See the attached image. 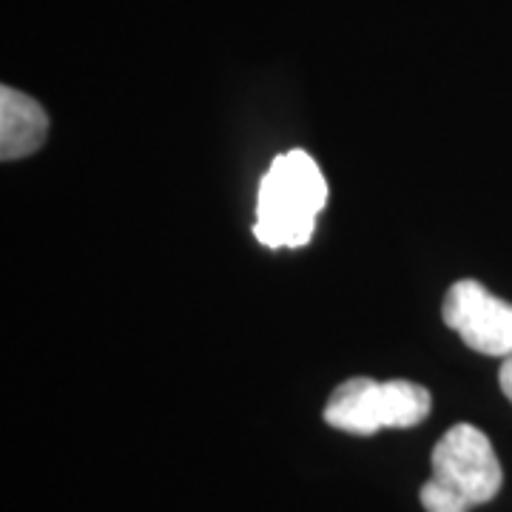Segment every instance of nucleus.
<instances>
[{
  "mask_svg": "<svg viewBox=\"0 0 512 512\" xmlns=\"http://www.w3.org/2000/svg\"><path fill=\"white\" fill-rule=\"evenodd\" d=\"M328 202V183L308 151L279 154L259 183L254 234L268 248H302Z\"/></svg>",
  "mask_w": 512,
  "mask_h": 512,
  "instance_id": "f257e3e1",
  "label": "nucleus"
},
{
  "mask_svg": "<svg viewBox=\"0 0 512 512\" xmlns=\"http://www.w3.org/2000/svg\"><path fill=\"white\" fill-rule=\"evenodd\" d=\"M433 476L421 487L427 512H470L493 501L501 490V464L487 439L473 424L450 427L433 450Z\"/></svg>",
  "mask_w": 512,
  "mask_h": 512,
  "instance_id": "f03ea898",
  "label": "nucleus"
},
{
  "mask_svg": "<svg viewBox=\"0 0 512 512\" xmlns=\"http://www.w3.org/2000/svg\"><path fill=\"white\" fill-rule=\"evenodd\" d=\"M430 416V390L421 384L404 382H373L367 376H353L330 393L325 404V421L330 427L373 436L382 427H416Z\"/></svg>",
  "mask_w": 512,
  "mask_h": 512,
  "instance_id": "7ed1b4c3",
  "label": "nucleus"
},
{
  "mask_svg": "<svg viewBox=\"0 0 512 512\" xmlns=\"http://www.w3.org/2000/svg\"><path fill=\"white\" fill-rule=\"evenodd\" d=\"M441 316L467 348L484 356H512V302L493 296L476 279H461L447 291Z\"/></svg>",
  "mask_w": 512,
  "mask_h": 512,
  "instance_id": "20e7f679",
  "label": "nucleus"
},
{
  "mask_svg": "<svg viewBox=\"0 0 512 512\" xmlns=\"http://www.w3.org/2000/svg\"><path fill=\"white\" fill-rule=\"evenodd\" d=\"M49 134V117L35 97L12 86L0 89V157L23 160L40 151Z\"/></svg>",
  "mask_w": 512,
  "mask_h": 512,
  "instance_id": "39448f33",
  "label": "nucleus"
},
{
  "mask_svg": "<svg viewBox=\"0 0 512 512\" xmlns=\"http://www.w3.org/2000/svg\"><path fill=\"white\" fill-rule=\"evenodd\" d=\"M498 382H501V390H504V396L512 402V356L504 359V365H501V373H498Z\"/></svg>",
  "mask_w": 512,
  "mask_h": 512,
  "instance_id": "423d86ee",
  "label": "nucleus"
}]
</instances>
